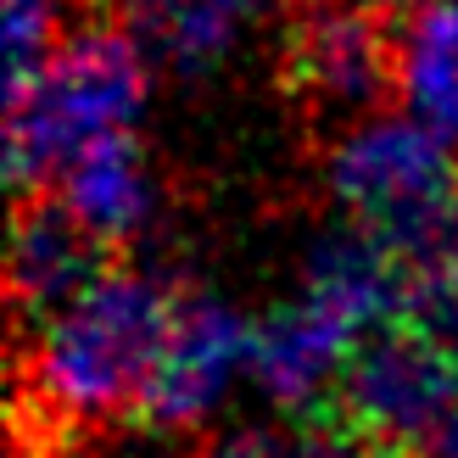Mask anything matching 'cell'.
Masks as SVG:
<instances>
[{
  "instance_id": "17",
  "label": "cell",
  "mask_w": 458,
  "mask_h": 458,
  "mask_svg": "<svg viewBox=\"0 0 458 458\" xmlns=\"http://www.w3.org/2000/svg\"><path fill=\"white\" fill-rule=\"evenodd\" d=\"M453 6H458V0H453Z\"/></svg>"
},
{
  "instance_id": "16",
  "label": "cell",
  "mask_w": 458,
  "mask_h": 458,
  "mask_svg": "<svg viewBox=\"0 0 458 458\" xmlns=\"http://www.w3.org/2000/svg\"><path fill=\"white\" fill-rule=\"evenodd\" d=\"M363 6H375V12H386V17H414L420 6H430V0H363Z\"/></svg>"
},
{
  "instance_id": "5",
  "label": "cell",
  "mask_w": 458,
  "mask_h": 458,
  "mask_svg": "<svg viewBox=\"0 0 458 458\" xmlns=\"http://www.w3.org/2000/svg\"><path fill=\"white\" fill-rule=\"evenodd\" d=\"M397 39L403 29L363 0H308L285 34V89L313 118L369 123L397 89Z\"/></svg>"
},
{
  "instance_id": "8",
  "label": "cell",
  "mask_w": 458,
  "mask_h": 458,
  "mask_svg": "<svg viewBox=\"0 0 458 458\" xmlns=\"http://www.w3.org/2000/svg\"><path fill=\"white\" fill-rule=\"evenodd\" d=\"M112 263V246L96 241L89 229L73 218L62 196H29L12 213V313L22 330H45L51 318H62L67 308L89 296Z\"/></svg>"
},
{
  "instance_id": "6",
  "label": "cell",
  "mask_w": 458,
  "mask_h": 458,
  "mask_svg": "<svg viewBox=\"0 0 458 458\" xmlns=\"http://www.w3.org/2000/svg\"><path fill=\"white\" fill-rule=\"evenodd\" d=\"M241 375H251V325L224 296L185 291L129 420L146 430H163V437L191 430L235 392Z\"/></svg>"
},
{
  "instance_id": "1",
  "label": "cell",
  "mask_w": 458,
  "mask_h": 458,
  "mask_svg": "<svg viewBox=\"0 0 458 458\" xmlns=\"http://www.w3.org/2000/svg\"><path fill=\"white\" fill-rule=\"evenodd\" d=\"M179 291L163 268H112L22 352V414L39 425H96L134 414L151 363L168 341Z\"/></svg>"
},
{
  "instance_id": "13",
  "label": "cell",
  "mask_w": 458,
  "mask_h": 458,
  "mask_svg": "<svg viewBox=\"0 0 458 458\" xmlns=\"http://www.w3.org/2000/svg\"><path fill=\"white\" fill-rule=\"evenodd\" d=\"M403 318L420 335H430L442 352L458 358V263H437V268H414V285H408Z\"/></svg>"
},
{
  "instance_id": "15",
  "label": "cell",
  "mask_w": 458,
  "mask_h": 458,
  "mask_svg": "<svg viewBox=\"0 0 458 458\" xmlns=\"http://www.w3.org/2000/svg\"><path fill=\"white\" fill-rule=\"evenodd\" d=\"M437 263H458V185H453V201H447V218H442V235H437V258H430V268Z\"/></svg>"
},
{
  "instance_id": "4",
  "label": "cell",
  "mask_w": 458,
  "mask_h": 458,
  "mask_svg": "<svg viewBox=\"0 0 458 458\" xmlns=\"http://www.w3.org/2000/svg\"><path fill=\"white\" fill-rule=\"evenodd\" d=\"M458 414V358L420 335L408 318L358 341L330 408L318 420L347 437L386 447L392 458H425Z\"/></svg>"
},
{
  "instance_id": "2",
  "label": "cell",
  "mask_w": 458,
  "mask_h": 458,
  "mask_svg": "<svg viewBox=\"0 0 458 458\" xmlns=\"http://www.w3.org/2000/svg\"><path fill=\"white\" fill-rule=\"evenodd\" d=\"M146 45L123 22H84L34 79L6 89L12 196H45V185H62L89 146L129 134L146 106Z\"/></svg>"
},
{
  "instance_id": "7",
  "label": "cell",
  "mask_w": 458,
  "mask_h": 458,
  "mask_svg": "<svg viewBox=\"0 0 458 458\" xmlns=\"http://www.w3.org/2000/svg\"><path fill=\"white\" fill-rule=\"evenodd\" d=\"M358 341L363 335L341 313H330L318 296L291 291L285 302H274L251 325V380L296 425L318 420L330 408L341 375H347Z\"/></svg>"
},
{
  "instance_id": "3",
  "label": "cell",
  "mask_w": 458,
  "mask_h": 458,
  "mask_svg": "<svg viewBox=\"0 0 458 458\" xmlns=\"http://www.w3.org/2000/svg\"><path fill=\"white\" fill-rule=\"evenodd\" d=\"M325 174L330 196L352 224L392 241L408 258V268H430L458 185L453 146H442L414 118H369L335 140Z\"/></svg>"
},
{
  "instance_id": "11",
  "label": "cell",
  "mask_w": 458,
  "mask_h": 458,
  "mask_svg": "<svg viewBox=\"0 0 458 458\" xmlns=\"http://www.w3.org/2000/svg\"><path fill=\"white\" fill-rule=\"evenodd\" d=\"M397 29V96L408 118L442 146H458V6L430 0Z\"/></svg>"
},
{
  "instance_id": "9",
  "label": "cell",
  "mask_w": 458,
  "mask_h": 458,
  "mask_svg": "<svg viewBox=\"0 0 458 458\" xmlns=\"http://www.w3.org/2000/svg\"><path fill=\"white\" fill-rule=\"evenodd\" d=\"M62 201L73 218L112 251L129 246L157 213V174L134 134H112V140L89 146L73 168L62 174Z\"/></svg>"
},
{
  "instance_id": "12",
  "label": "cell",
  "mask_w": 458,
  "mask_h": 458,
  "mask_svg": "<svg viewBox=\"0 0 458 458\" xmlns=\"http://www.w3.org/2000/svg\"><path fill=\"white\" fill-rule=\"evenodd\" d=\"M73 17V0H6V89L34 79L62 51Z\"/></svg>"
},
{
  "instance_id": "14",
  "label": "cell",
  "mask_w": 458,
  "mask_h": 458,
  "mask_svg": "<svg viewBox=\"0 0 458 458\" xmlns=\"http://www.w3.org/2000/svg\"><path fill=\"white\" fill-rule=\"evenodd\" d=\"M201 458H318V430L296 425V430H241V437L213 442Z\"/></svg>"
},
{
  "instance_id": "10",
  "label": "cell",
  "mask_w": 458,
  "mask_h": 458,
  "mask_svg": "<svg viewBox=\"0 0 458 458\" xmlns=\"http://www.w3.org/2000/svg\"><path fill=\"white\" fill-rule=\"evenodd\" d=\"M263 0H118V22L174 73H208L251 29Z\"/></svg>"
}]
</instances>
